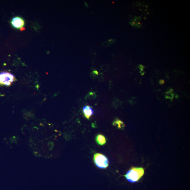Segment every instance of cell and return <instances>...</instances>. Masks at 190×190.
Instances as JSON below:
<instances>
[{
  "label": "cell",
  "mask_w": 190,
  "mask_h": 190,
  "mask_svg": "<svg viewBox=\"0 0 190 190\" xmlns=\"http://www.w3.org/2000/svg\"><path fill=\"white\" fill-rule=\"evenodd\" d=\"M85 5H86V7H89V6H88V4L86 3V2H85Z\"/></svg>",
  "instance_id": "8fae6325"
},
{
  "label": "cell",
  "mask_w": 190,
  "mask_h": 190,
  "mask_svg": "<svg viewBox=\"0 0 190 190\" xmlns=\"http://www.w3.org/2000/svg\"><path fill=\"white\" fill-rule=\"evenodd\" d=\"M12 24L15 28L20 29L22 28L25 25V22L22 18L17 17L12 19Z\"/></svg>",
  "instance_id": "277c9868"
},
{
  "label": "cell",
  "mask_w": 190,
  "mask_h": 190,
  "mask_svg": "<svg viewBox=\"0 0 190 190\" xmlns=\"http://www.w3.org/2000/svg\"><path fill=\"white\" fill-rule=\"evenodd\" d=\"M164 80H161L160 81V84H164Z\"/></svg>",
  "instance_id": "9c48e42d"
},
{
  "label": "cell",
  "mask_w": 190,
  "mask_h": 190,
  "mask_svg": "<svg viewBox=\"0 0 190 190\" xmlns=\"http://www.w3.org/2000/svg\"><path fill=\"white\" fill-rule=\"evenodd\" d=\"M166 97L167 98H169L170 99H172L173 97V95L172 92H167L166 93Z\"/></svg>",
  "instance_id": "ba28073f"
},
{
  "label": "cell",
  "mask_w": 190,
  "mask_h": 190,
  "mask_svg": "<svg viewBox=\"0 0 190 190\" xmlns=\"http://www.w3.org/2000/svg\"><path fill=\"white\" fill-rule=\"evenodd\" d=\"M138 24H139V25H141V24L140 23H138Z\"/></svg>",
  "instance_id": "4fadbf2b"
},
{
  "label": "cell",
  "mask_w": 190,
  "mask_h": 190,
  "mask_svg": "<svg viewBox=\"0 0 190 190\" xmlns=\"http://www.w3.org/2000/svg\"><path fill=\"white\" fill-rule=\"evenodd\" d=\"M16 80L15 77L11 73L7 72L0 73V85L9 86Z\"/></svg>",
  "instance_id": "3957f363"
},
{
  "label": "cell",
  "mask_w": 190,
  "mask_h": 190,
  "mask_svg": "<svg viewBox=\"0 0 190 190\" xmlns=\"http://www.w3.org/2000/svg\"><path fill=\"white\" fill-rule=\"evenodd\" d=\"M113 125L116 126L119 129H123L125 127V125L121 120L117 119L113 123Z\"/></svg>",
  "instance_id": "52a82bcc"
},
{
  "label": "cell",
  "mask_w": 190,
  "mask_h": 190,
  "mask_svg": "<svg viewBox=\"0 0 190 190\" xmlns=\"http://www.w3.org/2000/svg\"><path fill=\"white\" fill-rule=\"evenodd\" d=\"M83 112L85 117L88 120L89 119L90 117L94 114L93 109L89 105L84 107L83 109Z\"/></svg>",
  "instance_id": "5b68a950"
},
{
  "label": "cell",
  "mask_w": 190,
  "mask_h": 190,
  "mask_svg": "<svg viewBox=\"0 0 190 190\" xmlns=\"http://www.w3.org/2000/svg\"><path fill=\"white\" fill-rule=\"evenodd\" d=\"M96 142L100 146H103L106 143V139L104 135L99 134L95 138Z\"/></svg>",
  "instance_id": "8992f818"
},
{
  "label": "cell",
  "mask_w": 190,
  "mask_h": 190,
  "mask_svg": "<svg viewBox=\"0 0 190 190\" xmlns=\"http://www.w3.org/2000/svg\"><path fill=\"white\" fill-rule=\"evenodd\" d=\"M93 159L96 165L99 168L105 169L108 167L109 160L105 155L96 153L94 156Z\"/></svg>",
  "instance_id": "7a4b0ae2"
},
{
  "label": "cell",
  "mask_w": 190,
  "mask_h": 190,
  "mask_svg": "<svg viewBox=\"0 0 190 190\" xmlns=\"http://www.w3.org/2000/svg\"><path fill=\"white\" fill-rule=\"evenodd\" d=\"M132 23L134 24H136V23L135 22H133Z\"/></svg>",
  "instance_id": "7c38bea8"
},
{
  "label": "cell",
  "mask_w": 190,
  "mask_h": 190,
  "mask_svg": "<svg viewBox=\"0 0 190 190\" xmlns=\"http://www.w3.org/2000/svg\"><path fill=\"white\" fill-rule=\"evenodd\" d=\"M94 73H95L96 74L98 75V72L97 71H95L93 72Z\"/></svg>",
  "instance_id": "30bf717a"
},
{
  "label": "cell",
  "mask_w": 190,
  "mask_h": 190,
  "mask_svg": "<svg viewBox=\"0 0 190 190\" xmlns=\"http://www.w3.org/2000/svg\"><path fill=\"white\" fill-rule=\"evenodd\" d=\"M144 174L143 168L132 167L128 171L124 176L128 181L133 183L140 180L143 177Z\"/></svg>",
  "instance_id": "6da1fadb"
}]
</instances>
